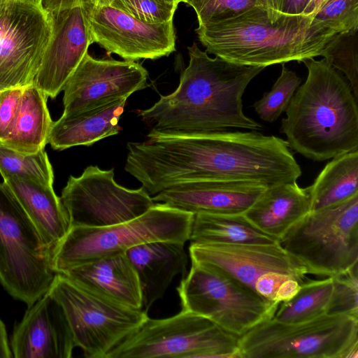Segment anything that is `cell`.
Instances as JSON below:
<instances>
[{"label": "cell", "mask_w": 358, "mask_h": 358, "mask_svg": "<svg viewBox=\"0 0 358 358\" xmlns=\"http://www.w3.org/2000/svg\"><path fill=\"white\" fill-rule=\"evenodd\" d=\"M127 148L124 169L150 195L190 181H248L269 187L296 182L301 175L286 141L255 131L149 133Z\"/></svg>", "instance_id": "cell-1"}, {"label": "cell", "mask_w": 358, "mask_h": 358, "mask_svg": "<svg viewBox=\"0 0 358 358\" xmlns=\"http://www.w3.org/2000/svg\"><path fill=\"white\" fill-rule=\"evenodd\" d=\"M187 50L189 64L177 89L138 112L150 133L189 135L229 128L261 129L259 122L244 114L242 96L264 67L234 64L217 56L212 58L196 43Z\"/></svg>", "instance_id": "cell-2"}, {"label": "cell", "mask_w": 358, "mask_h": 358, "mask_svg": "<svg viewBox=\"0 0 358 358\" xmlns=\"http://www.w3.org/2000/svg\"><path fill=\"white\" fill-rule=\"evenodd\" d=\"M304 83L282 119L289 148L314 161L358 150V108L350 84L325 59L302 62Z\"/></svg>", "instance_id": "cell-3"}, {"label": "cell", "mask_w": 358, "mask_h": 358, "mask_svg": "<svg viewBox=\"0 0 358 358\" xmlns=\"http://www.w3.org/2000/svg\"><path fill=\"white\" fill-rule=\"evenodd\" d=\"M313 15L282 13L274 22L255 6L235 17L199 24L195 29L206 51L228 62L266 67L322 56L337 34L313 21Z\"/></svg>", "instance_id": "cell-4"}, {"label": "cell", "mask_w": 358, "mask_h": 358, "mask_svg": "<svg viewBox=\"0 0 358 358\" xmlns=\"http://www.w3.org/2000/svg\"><path fill=\"white\" fill-rule=\"evenodd\" d=\"M194 214L156 203L143 214L102 227H71L52 259L55 271L64 273L103 257L125 253L153 241L185 243L189 240Z\"/></svg>", "instance_id": "cell-5"}, {"label": "cell", "mask_w": 358, "mask_h": 358, "mask_svg": "<svg viewBox=\"0 0 358 358\" xmlns=\"http://www.w3.org/2000/svg\"><path fill=\"white\" fill-rule=\"evenodd\" d=\"M242 358H358V318L324 314L297 323L273 318L238 337Z\"/></svg>", "instance_id": "cell-6"}, {"label": "cell", "mask_w": 358, "mask_h": 358, "mask_svg": "<svg viewBox=\"0 0 358 358\" xmlns=\"http://www.w3.org/2000/svg\"><path fill=\"white\" fill-rule=\"evenodd\" d=\"M53 254L16 197L0 183V282L14 299L33 305L57 273Z\"/></svg>", "instance_id": "cell-7"}, {"label": "cell", "mask_w": 358, "mask_h": 358, "mask_svg": "<svg viewBox=\"0 0 358 358\" xmlns=\"http://www.w3.org/2000/svg\"><path fill=\"white\" fill-rule=\"evenodd\" d=\"M238 341L209 319L182 309L166 318L148 317L106 358H242Z\"/></svg>", "instance_id": "cell-8"}, {"label": "cell", "mask_w": 358, "mask_h": 358, "mask_svg": "<svg viewBox=\"0 0 358 358\" xmlns=\"http://www.w3.org/2000/svg\"><path fill=\"white\" fill-rule=\"evenodd\" d=\"M307 273L331 277L358 263V194L310 211L279 241Z\"/></svg>", "instance_id": "cell-9"}, {"label": "cell", "mask_w": 358, "mask_h": 358, "mask_svg": "<svg viewBox=\"0 0 358 358\" xmlns=\"http://www.w3.org/2000/svg\"><path fill=\"white\" fill-rule=\"evenodd\" d=\"M48 294L60 305L75 347L87 358L107 355L148 317L143 309L108 300L57 273Z\"/></svg>", "instance_id": "cell-10"}, {"label": "cell", "mask_w": 358, "mask_h": 358, "mask_svg": "<svg viewBox=\"0 0 358 358\" xmlns=\"http://www.w3.org/2000/svg\"><path fill=\"white\" fill-rule=\"evenodd\" d=\"M182 310L238 337L273 317L280 303L213 268L192 263L177 287Z\"/></svg>", "instance_id": "cell-11"}, {"label": "cell", "mask_w": 358, "mask_h": 358, "mask_svg": "<svg viewBox=\"0 0 358 358\" xmlns=\"http://www.w3.org/2000/svg\"><path fill=\"white\" fill-rule=\"evenodd\" d=\"M62 203L71 227H102L134 219L155 202L143 187L131 189L117 184L114 171L87 166L83 173L69 178L62 191Z\"/></svg>", "instance_id": "cell-12"}, {"label": "cell", "mask_w": 358, "mask_h": 358, "mask_svg": "<svg viewBox=\"0 0 358 358\" xmlns=\"http://www.w3.org/2000/svg\"><path fill=\"white\" fill-rule=\"evenodd\" d=\"M51 32L40 4L0 0V91L34 83Z\"/></svg>", "instance_id": "cell-13"}, {"label": "cell", "mask_w": 358, "mask_h": 358, "mask_svg": "<svg viewBox=\"0 0 358 358\" xmlns=\"http://www.w3.org/2000/svg\"><path fill=\"white\" fill-rule=\"evenodd\" d=\"M92 43L124 60L156 59L176 50L172 21L159 24L141 22L113 6H83Z\"/></svg>", "instance_id": "cell-14"}, {"label": "cell", "mask_w": 358, "mask_h": 358, "mask_svg": "<svg viewBox=\"0 0 358 358\" xmlns=\"http://www.w3.org/2000/svg\"><path fill=\"white\" fill-rule=\"evenodd\" d=\"M148 73L138 62L95 59L88 54L67 80L63 114H73L128 98L147 86Z\"/></svg>", "instance_id": "cell-15"}, {"label": "cell", "mask_w": 358, "mask_h": 358, "mask_svg": "<svg viewBox=\"0 0 358 358\" xmlns=\"http://www.w3.org/2000/svg\"><path fill=\"white\" fill-rule=\"evenodd\" d=\"M192 264L218 270L254 289L257 279L268 271L289 275L301 283L305 266L279 242L271 244L191 243Z\"/></svg>", "instance_id": "cell-16"}, {"label": "cell", "mask_w": 358, "mask_h": 358, "mask_svg": "<svg viewBox=\"0 0 358 358\" xmlns=\"http://www.w3.org/2000/svg\"><path fill=\"white\" fill-rule=\"evenodd\" d=\"M52 32L34 85L47 97L55 98L79 65L92 43L83 7L49 13Z\"/></svg>", "instance_id": "cell-17"}, {"label": "cell", "mask_w": 358, "mask_h": 358, "mask_svg": "<svg viewBox=\"0 0 358 358\" xmlns=\"http://www.w3.org/2000/svg\"><path fill=\"white\" fill-rule=\"evenodd\" d=\"M267 187L248 181L196 180L175 184L152 198L192 214H243Z\"/></svg>", "instance_id": "cell-18"}, {"label": "cell", "mask_w": 358, "mask_h": 358, "mask_svg": "<svg viewBox=\"0 0 358 358\" xmlns=\"http://www.w3.org/2000/svg\"><path fill=\"white\" fill-rule=\"evenodd\" d=\"M74 348L62 308L48 292L29 307L11 339L15 358H70Z\"/></svg>", "instance_id": "cell-19"}, {"label": "cell", "mask_w": 358, "mask_h": 358, "mask_svg": "<svg viewBox=\"0 0 358 358\" xmlns=\"http://www.w3.org/2000/svg\"><path fill=\"white\" fill-rule=\"evenodd\" d=\"M184 245L173 241H153L126 252L138 278L143 310L145 312L163 297L175 276L187 274V255Z\"/></svg>", "instance_id": "cell-20"}, {"label": "cell", "mask_w": 358, "mask_h": 358, "mask_svg": "<svg viewBox=\"0 0 358 358\" xmlns=\"http://www.w3.org/2000/svg\"><path fill=\"white\" fill-rule=\"evenodd\" d=\"M62 274L108 300L143 309L138 278L126 252L81 264Z\"/></svg>", "instance_id": "cell-21"}, {"label": "cell", "mask_w": 358, "mask_h": 358, "mask_svg": "<svg viewBox=\"0 0 358 358\" xmlns=\"http://www.w3.org/2000/svg\"><path fill=\"white\" fill-rule=\"evenodd\" d=\"M3 182L29 216L44 243L54 253L71 229L68 214L52 185L10 176Z\"/></svg>", "instance_id": "cell-22"}, {"label": "cell", "mask_w": 358, "mask_h": 358, "mask_svg": "<svg viewBox=\"0 0 358 358\" xmlns=\"http://www.w3.org/2000/svg\"><path fill=\"white\" fill-rule=\"evenodd\" d=\"M310 211L307 187L301 188L294 182L267 187L243 215L260 231L279 241Z\"/></svg>", "instance_id": "cell-23"}, {"label": "cell", "mask_w": 358, "mask_h": 358, "mask_svg": "<svg viewBox=\"0 0 358 358\" xmlns=\"http://www.w3.org/2000/svg\"><path fill=\"white\" fill-rule=\"evenodd\" d=\"M127 98L83 112L64 115L52 122L48 143L62 150L77 145H91L98 141L117 134L120 118Z\"/></svg>", "instance_id": "cell-24"}, {"label": "cell", "mask_w": 358, "mask_h": 358, "mask_svg": "<svg viewBox=\"0 0 358 358\" xmlns=\"http://www.w3.org/2000/svg\"><path fill=\"white\" fill-rule=\"evenodd\" d=\"M47 98L34 84L23 87L15 120L0 144L25 154L45 149L52 124Z\"/></svg>", "instance_id": "cell-25"}, {"label": "cell", "mask_w": 358, "mask_h": 358, "mask_svg": "<svg viewBox=\"0 0 358 358\" xmlns=\"http://www.w3.org/2000/svg\"><path fill=\"white\" fill-rule=\"evenodd\" d=\"M310 211L342 203L358 194V150L339 155L307 187Z\"/></svg>", "instance_id": "cell-26"}, {"label": "cell", "mask_w": 358, "mask_h": 358, "mask_svg": "<svg viewBox=\"0 0 358 358\" xmlns=\"http://www.w3.org/2000/svg\"><path fill=\"white\" fill-rule=\"evenodd\" d=\"M200 243L271 244L279 242L251 224L243 214H194L189 240Z\"/></svg>", "instance_id": "cell-27"}, {"label": "cell", "mask_w": 358, "mask_h": 358, "mask_svg": "<svg viewBox=\"0 0 358 358\" xmlns=\"http://www.w3.org/2000/svg\"><path fill=\"white\" fill-rule=\"evenodd\" d=\"M332 289L331 277L303 282L294 297L279 304L273 319L280 322L297 323L326 314Z\"/></svg>", "instance_id": "cell-28"}, {"label": "cell", "mask_w": 358, "mask_h": 358, "mask_svg": "<svg viewBox=\"0 0 358 358\" xmlns=\"http://www.w3.org/2000/svg\"><path fill=\"white\" fill-rule=\"evenodd\" d=\"M0 173L3 179L19 176L47 185H52L54 180L52 167L45 149L25 154L0 144Z\"/></svg>", "instance_id": "cell-29"}, {"label": "cell", "mask_w": 358, "mask_h": 358, "mask_svg": "<svg viewBox=\"0 0 358 358\" xmlns=\"http://www.w3.org/2000/svg\"><path fill=\"white\" fill-rule=\"evenodd\" d=\"M322 56L345 75L358 99V31L337 34L327 44Z\"/></svg>", "instance_id": "cell-30"}, {"label": "cell", "mask_w": 358, "mask_h": 358, "mask_svg": "<svg viewBox=\"0 0 358 358\" xmlns=\"http://www.w3.org/2000/svg\"><path fill=\"white\" fill-rule=\"evenodd\" d=\"M301 83L300 78L282 64L280 76L269 92L253 105L255 112L265 122H273L286 110Z\"/></svg>", "instance_id": "cell-31"}, {"label": "cell", "mask_w": 358, "mask_h": 358, "mask_svg": "<svg viewBox=\"0 0 358 358\" xmlns=\"http://www.w3.org/2000/svg\"><path fill=\"white\" fill-rule=\"evenodd\" d=\"M331 278L333 289L326 314L358 318V263Z\"/></svg>", "instance_id": "cell-32"}, {"label": "cell", "mask_w": 358, "mask_h": 358, "mask_svg": "<svg viewBox=\"0 0 358 358\" xmlns=\"http://www.w3.org/2000/svg\"><path fill=\"white\" fill-rule=\"evenodd\" d=\"M313 21L336 34L358 31V0H328Z\"/></svg>", "instance_id": "cell-33"}, {"label": "cell", "mask_w": 358, "mask_h": 358, "mask_svg": "<svg viewBox=\"0 0 358 358\" xmlns=\"http://www.w3.org/2000/svg\"><path fill=\"white\" fill-rule=\"evenodd\" d=\"M195 11L198 24L218 22L258 6L257 0H185Z\"/></svg>", "instance_id": "cell-34"}, {"label": "cell", "mask_w": 358, "mask_h": 358, "mask_svg": "<svg viewBox=\"0 0 358 358\" xmlns=\"http://www.w3.org/2000/svg\"><path fill=\"white\" fill-rule=\"evenodd\" d=\"M178 6L165 0H115L110 6L141 22L159 24L172 21Z\"/></svg>", "instance_id": "cell-35"}, {"label": "cell", "mask_w": 358, "mask_h": 358, "mask_svg": "<svg viewBox=\"0 0 358 358\" xmlns=\"http://www.w3.org/2000/svg\"><path fill=\"white\" fill-rule=\"evenodd\" d=\"M22 88L0 91V143L7 137L18 110Z\"/></svg>", "instance_id": "cell-36"}, {"label": "cell", "mask_w": 358, "mask_h": 358, "mask_svg": "<svg viewBox=\"0 0 358 358\" xmlns=\"http://www.w3.org/2000/svg\"><path fill=\"white\" fill-rule=\"evenodd\" d=\"M290 277L292 276L280 272H266L257 279L255 289L257 293L265 299L275 301V295L279 286L283 281Z\"/></svg>", "instance_id": "cell-37"}, {"label": "cell", "mask_w": 358, "mask_h": 358, "mask_svg": "<svg viewBox=\"0 0 358 358\" xmlns=\"http://www.w3.org/2000/svg\"><path fill=\"white\" fill-rule=\"evenodd\" d=\"M301 282L294 278H289L279 286L275 295V301L278 303L287 301L294 297L301 288Z\"/></svg>", "instance_id": "cell-38"}, {"label": "cell", "mask_w": 358, "mask_h": 358, "mask_svg": "<svg viewBox=\"0 0 358 358\" xmlns=\"http://www.w3.org/2000/svg\"><path fill=\"white\" fill-rule=\"evenodd\" d=\"M91 0H40V6L48 13L71 8L77 6H84L90 3Z\"/></svg>", "instance_id": "cell-39"}, {"label": "cell", "mask_w": 358, "mask_h": 358, "mask_svg": "<svg viewBox=\"0 0 358 358\" xmlns=\"http://www.w3.org/2000/svg\"><path fill=\"white\" fill-rule=\"evenodd\" d=\"M258 6L266 10L271 22H275L281 15L284 0H257Z\"/></svg>", "instance_id": "cell-40"}, {"label": "cell", "mask_w": 358, "mask_h": 358, "mask_svg": "<svg viewBox=\"0 0 358 358\" xmlns=\"http://www.w3.org/2000/svg\"><path fill=\"white\" fill-rule=\"evenodd\" d=\"M309 0H284L282 13L287 15L302 14Z\"/></svg>", "instance_id": "cell-41"}, {"label": "cell", "mask_w": 358, "mask_h": 358, "mask_svg": "<svg viewBox=\"0 0 358 358\" xmlns=\"http://www.w3.org/2000/svg\"><path fill=\"white\" fill-rule=\"evenodd\" d=\"M11 350L8 343L6 327L0 320V358L12 357Z\"/></svg>", "instance_id": "cell-42"}, {"label": "cell", "mask_w": 358, "mask_h": 358, "mask_svg": "<svg viewBox=\"0 0 358 358\" xmlns=\"http://www.w3.org/2000/svg\"><path fill=\"white\" fill-rule=\"evenodd\" d=\"M327 1L328 0H309L302 14L313 15L315 16Z\"/></svg>", "instance_id": "cell-43"}, {"label": "cell", "mask_w": 358, "mask_h": 358, "mask_svg": "<svg viewBox=\"0 0 358 358\" xmlns=\"http://www.w3.org/2000/svg\"><path fill=\"white\" fill-rule=\"evenodd\" d=\"M115 0H91L89 4L96 7L110 6Z\"/></svg>", "instance_id": "cell-44"}, {"label": "cell", "mask_w": 358, "mask_h": 358, "mask_svg": "<svg viewBox=\"0 0 358 358\" xmlns=\"http://www.w3.org/2000/svg\"><path fill=\"white\" fill-rule=\"evenodd\" d=\"M165 1H169V2H173V3H178V4H179L181 2H184L185 3V0H165Z\"/></svg>", "instance_id": "cell-45"}, {"label": "cell", "mask_w": 358, "mask_h": 358, "mask_svg": "<svg viewBox=\"0 0 358 358\" xmlns=\"http://www.w3.org/2000/svg\"><path fill=\"white\" fill-rule=\"evenodd\" d=\"M26 1H29L35 3H37V4H40V0H26Z\"/></svg>", "instance_id": "cell-46"}]
</instances>
